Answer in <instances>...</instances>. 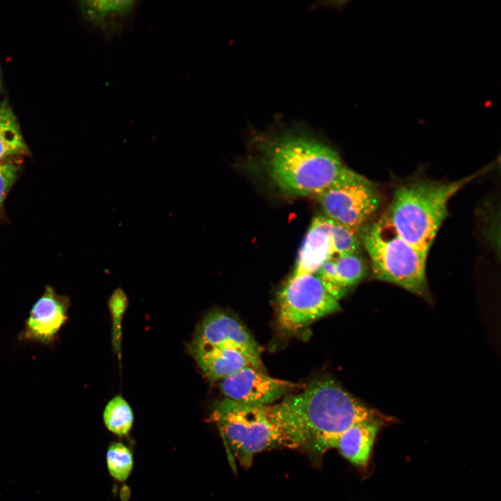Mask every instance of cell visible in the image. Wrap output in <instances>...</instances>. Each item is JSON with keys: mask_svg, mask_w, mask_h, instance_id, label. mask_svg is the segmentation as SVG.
<instances>
[{"mask_svg": "<svg viewBox=\"0 0 501 501\" xmlns=\"http://www.w3.org/2000/svg\"><path fill=\"white\" fill-rule=\"evenodd\" d=\"M279 429L283 446L322 454L353 424L380 419L379 413L358 400L331 378L311 381L299 394L266 406Z\"/></svg>", "mask_w": 501, "mask_h": 501, "instance_id": "6da1fadb", "label": "cell"}, {"mask_svg": "<svg viewBox=\"0 0 501 501\" xmlns=\"http://www.w3.org/2000/svg\"><path fill=\"white\" fill-rule=\"evenodd\" d=\"M259 162L271 184L288 196H316L347 167L338 152L306 125L276 122L255 132Z\"/></svg>", "mask_w": 501, "mask_h": 501, "instance_id": "7a4b0ae2", "label": "cell"}, {"mask_svg": "<svg viewBox=\"0 0 501 501\" xmlns=\"http://www.w3.org/2000/svg\"><path fill=\"white\" fill-rule=\"evenodd\" d=\"M486 168L450 182L417 180L397 186L383 214L397 232L428 256L436 236L448 215L451 198Z\"/></svg>", "mask_w": 501, "mask_h": 501, "instance_id": "3957f363", "label": "cell"}, {"mask_svg": "<svg viewBox=\"0 0 501 501\" xmlns=\"http://www.w3.org/2000/svg\"><path fill=\"white\" fill-rule=\"evenodd\" d=\"M358 236L369 259L372 278L431 301L426 276L427 255L406 242L383 214L363 226Z\"/></svg>", "mask_w": 501, "mask_h": 501, "instance_id": "277c9868", "label": "cell"}, {"mask_svg": "<svg viewBox=\"0 0 501 501\" xmlns=\"http://www.w3.org/2000/svg\"><path fill=\"white\" fill-rule=\"evenodd\" d=\"M210 418L235 458L244 467L250 466L257 453L283 446L281 434L269 418L266 406L226 398L216 405Z\"/></svg>", "mask_w": 501, "mask_h": 501, "instance_id": "5b68a950", "label": "cell"}, {"mask_svg": "<svg viewBox=\"0 0 501 501\" xmlns=\"http://www.w3.org/2000/svg\"><path fill=\"white\" fill-rule=\"evenodd\" d=\"M315 197L325 216L358 233L382 202L377 186L349 167Z\"/></svg>", "mask_w": 501, "mask_h": 501, "instance_id": "8992f818", "label": "cell"}, {"mask_svg": "<svg viewBox=\"0 0 501 501\" xmlns=\"http://www.w3.org/2000/svg\"><path fill=\"white\" fill-rule=\"evenodd\" d=\"M278 322L295 331L312 321L340 310L315 274L291 275L278 293Z\"/></svg>", "mask_w": 501, "mask_h": 501, "instance_id": "52a82bcc", "label": "cell"}, {"mask_svg": "<svg viewBox=\"0 0 501 501\" xmlns=\"http://www.w3.org/2000/svg\"><path fill=\"white\" fill-rule=\"evenodd\" d=\"M358 233L325 216H315L307 231L292 275L315 274L328 260L341 255L362 254Z\"/></svg>", "mask_w": 501, "mask_h": 501, "instance_id": "ba28073f", "label": "cell"}, {"mask_svg": "<svg viewBox=\"0 0 501 501\" xmlns=\"http://www.w3.org/2000/svg\"><path fill=\"white\" fill-rule=\"evenodd\" d=\"M296 385L246 367L220 380L219 387L227 399L242 404L267 406L282 397Z\"/></svg>", "mask_w": 501, "mask_h": 501, "instance_id": "9c48e42d", "label": "cell"}, {"mask_svg": "<svg viewBox=\"0 0 501 501\" xmlns=\"http://www.w3.org/2000/svg\"><path fill=\"white\" fill-rule=\"evenodd\" d=\"M69 299L47 286L33 305L19 335L21 341L45 345L54 344L68 319Z\"/></svg>", "mask_w": 501, "mask_h": 501, "instance_id": "30bf717a", "label": "cell"}, {"mask_svg": "<svg viewBox=\"0 0 501 501\" xmlns=\"http://www.w3.org/2000/svg\"><path fill=\"white\" fill-rule=\"evenodd\" d=\"M193 340L237 350L246 355L256 368L262 366L260 350L255 339L239 321L224 312L208 313Z\"/></svg>", "mask_w": 501, "mask_h": 501, "instance_id": "8fae6325", "label": "cell"}, {"mask_svg": "<svg viewBox=\"0 0 501 501\" xmlns=\"http://www.w3.org/2000/svg\"><path fill=\"white\" fill-rule=\"evenodd\" d=\"M368 270L362 254H346L328 260L315 274L327 292L339 301L367 276Z\"/></svg>", "mask_w": 501, "mask_h": 501, "instance_id": "7c38bea8", "label": "cell"}, {"mask_svg": "<svg viewBox=\"0 0 501 501\" xmlns=\"http://www.w3.org/2000/svg\"><path fill=\"white\" fill-rule=\"evenodd\" d=\"M189 349L203 373L211 381H220L246 367H255L246 355L233 349L209 346L193 340Z\"/></svg>", "mask_w": 501, "mask_h": 501, "instance_id": "4fadbf2b", "label": "cell"}, {"mask_svg": "<svg viewBox=\"0 0 501 501\" xmlns=\"http://www.w3.org/2000/svg\"><path fill=\"white\" fill-rule=\"evenodd\" d=\"M137 3L134 0H89L81 1L79 8L88 22L111 36L125 27Z\"/></svg>", "mask_w": 501, "mask_h": 501, "instance_id": "5bb4252c", "label": "cell"}, {"mask_svg": "<svg viewBox=\"0 0 501 501\" xmlns=\"http://www.w3.org/2000/svg\"><path fill=\"white\" fill-rule=\"evenodd\" d=\"M380 419L358 422L337 436L333 448L353 464L365 467L381 426Z\"/></svg>", "mask_w": 501, "mask_h": 501, "instance_id": "9a60e30c", "label": "cell"}, {"mask_svg": "<svg viewBox=\"0 0 501 501\" xmlns=\"http://www.w3.org/2000/svg\"><path fill=\"white\" fill-rule=\"evenodd\" d=\"M29 148L17 118L8 102H0V163L26 155Z\"/></svg>", "mask_w": 501, "mask_h": 501, "instance_id": "2e32d148", "label": "cell"}, {"mask_svg": "<svg viewBox=\"0 0 501 501\" xmlns=\"http://www.w3.org/2000/svg\"><path fill=\"white\" fill-rule=\"evenodd\" d=\"M103 420L111 432L118 436H124L129 433L132 427L134 415L126 400L117 395L105 406Z\"/></svg>", "mask_w": 501, "mask_h": 501, "instance_id": "e0dca14e", "label": "cell"}, {"mask_svg": "<svg viewBox=\"0 0 501 501\" xmlns=\"http://www.w3.org/2000/svg\"><path fill=\"white\" fill-rule=\"evenodd\" d=\"M106 465L113 478L124 482L133 468V456L129 449L122 443H111L106 452Z\"/></svg>", "mask_w": 501, "mask_h": 501, "instance_id": "ac0fdd59", "label": "cell"}, {"mask_svg": "<svg viewBox=\"0 0 501 501\" xmlns=\"http://www.w3.org/2000/svg\"><path fill=\"white\" fill-rule=\"evenodd\" d=\"M127 304L126 294L122 289L118 288L109 299V306L113 321V342L117 350L120 342V321Z\"/></svg>", "mask_w": 501, "mask_h": 501, "instance_id": "d6986e66", "label": "cell"}, {"mask_svg": "<svg viewBox=\"0 0 501 501\" xmlns=\"http://www.w3.org/2000/svg\"><path fill=\"white\" fill-rule=\"evenodd\" d=\"M19 166L11 162L0 163V209L4 199L15 182Z\"/></svg>", "mask_w": 501, "mask_h": 501, "instance_id": "ffe728a7", "label": "cell"}, {"mask_svg": "<svg viewBox=\"0 0 501 501\" xmlns=\"http://www.w3.org/2000/svg\"><path fill=\"white\" fill-rule=\"evenodd\" d=\"M0 87H1V77H0Z\"/></svg>", "mask_w": 501, "mask_h": 501, "instance_id": "44dd1931", "label": "cell"}]
</instances>
